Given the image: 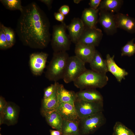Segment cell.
I'll return each instance as SVG.
<instances>
[{
	"label": "cell",
	"mask_w": 135,
	"mask_h": 135,
	"mask_svg": "<svg viewBox=\"0 0 135 135\" xmlns=\"http://www.w3.org/2000/svg\"><path fill=\"white\" fill-rule=\"evenodd\" d=\"M50 23L46 14L35 2L24 6L18 20L16 32L24 45L42 49L51 41Z\"/></svg>",
	"instance_id": "obj_1"
},
{
	"label": "cell",
	"mask_w": 135,
	"mask_h": 135,
	"mask_svg": "<svg viewBox=\"0 0 135 135\" xmlns=\"http://www.w3.org/2000/svg\"><path fill=\"white\" fill-rule=\"evenodd\" d=\"M108 80L106 74L87 69L73 82L76 88L82 90L102 88L107 84Z\"/></svg>",
	"instance_id": "obj_2"
},
{
	"label": "cell",
	"mask_w": 135,
	"mask_h": 135,
	"mask_svg": "<svg viewBox=\"0 0 135 135\" xmlns=\"http://www.w3.org/2000/svg\"><path fill=\"white\" fill-rule=\"evenodd\" d=\"M69 57L66 52H54L47 68L46 77L55 82L63 79Z\"/></svg>",
	"instance_id": "obj_3"
},
{
	"label": "cell",
	"mask_w": 135,
	"mask_h": 135,
	"mask_svg": "<svg viewBox=\"0 0 135 135\" xmlns=\"http://www.w3.org/2000/svg\"><path fill=\"white\" fill-rule=\"evenodd\" d=\"M66 29V25L63 22L53 26L50 42L54 52H66L70 49L71 41Z\"/></svg>",
	"instance_id": "obj_4"
},
{
	"label": "cell",
	"mask_w": 135,
	"mask_h": 135,
	"mask_svg": "<svg viewBox=\"0 0 135 135\" xmlns=\"http://www.w3.org/2000/svg\"><path fill=\"white\" fill-rule=\"evenodd\" d=\"M106 121L103 112L80 119L78 122V127L80 135L93 133L104 124Z\"/></svg>",
	"instance_id": "obj_5"
},
{
	"label": "cell",
	"mask_w": 135,
	"mask_h": 135,
	"mask_svg": "<svg viewBox=\"0 0 135 135\" xmlns=\"http://www.w3.org/2000/svg\"><path fill=\"white\" fill-rule=\"evenodd\" d=\"M86 69L85 63L76 56L70 57L63 79L66 84L73 82Z\"/></svg>",
	"instance_id": "obj_6"
},
{
	"label": "cell",
	"mask_w": 135,
	"mask_h": 135,
	"mask_svg": "<svg viewBox=\"0 0 135 135\" xmlns=\"http://www.w3.org/2000/svg\"><path fill=\"white\" fill-rule=\"evenodd\" d=\"M74 106L80 119L103 112L104 102H88L76 98Z\"/></svg>",
	"instance_id": "obj_7"
},
{
	"label": "cell",
	"mask_w": 135,
	"mask_h": 135,
	"mask_svg": "<svg viewBox=\"0 0 135 135\" xmlns=\"http://www.w3.org/2000/svg\"><path fill=\"white\" fill-rule=\"evenodd\" d=\"M103 35L102 31L99 28L85 26L78 43L96 47L100 44Z\"/></svg>",
	"instance_id": "obj_8"
},
{
	"label": "cell",
	"mask_w": 135,
	"mask_h": 135,
	"mask_svg": "<svg viewBox=\"0 0 135 135\" xmlns=\"http://www.w3.org/2000/svg\"><path fill=\"white\" fill-rule=\"evenodd\" d=\"M98 22L108 35H112L116 33L117 30L114 14L104 10H100Z\"/></svg>",
	"instance_id": "obj_9"
},
{
	"label": "cell",
	"mask_w": 135,
	"mask_h": 135,
	"mask_svg": "<svg viewBox=\"0 0 135 135\" xmlns=\"http://www.w3.org/2000/svg\"><path fill=\"white\" fill-rule=\"evenodd\" d=\"M19 109L17 106L12 102H8L4 109L0 113V124L8 126L13 125L17 122Z\"/></svg>",
	"instance_id": "obj_10"
},
{
	"label": "cell",
	"mask_w": 135,
	"mask_h": 135,
	"mask_svg": "<svg viewBox=\"0 0 135 135\" xmlns=\"http://www.w3.org/2000/svg\"><path fill=\"white\" fill-rule=\"evenodd\" d=\"M48 54L44 52L33 53L30 57L31 70L36 75L41 74L45 67Z\"/></svg>",
	"instance_id": "obj_11"
},
{
	"label": "cell",
	"mask_w": 135,
	"mask_h": 135,
	"mask_svg": "<svg viewBox=\"0 0 135 135\" xmlns=\"http://www.w3.org/2000/svg\"><path fill=\"white\" fill-rule=\"evenodd\" d=\"M85 28L82 21L78 18H74L70 24L66 25L71 42L75 44L78 43Z\"/></svg>",
	"instance_id": "obj_12"
},
{
	"label": "cell",
	"mask_w": 135,
	"mask_h": 135,
	"mask_svg": "<svg viewBox=\"0 0 135 135\" xmlns=\"http://www.w3.org/2000/svg\"><path fill=\"white\" fill-rule=\"evenodd\" d=\"M55 110L63 120L79 122L80 119L74 106L68 103L61 102L58 104Z\"/></svg>",
	"instance_id": "obj_13"
},
{
	"label": "cell",
	"mask_w": 135,
	"mask_h": 135,
	"mask_svg": "<svg viewBox=\"0 0 135 135\" xmlns=\"http://www.w3.org/2000/svg\"><path fill=\"white\" fill-rule=\"evenodd\" d=\"M96 50L95 47L78 43L74 50L75 56L85 63H90L92 60Z\"/></svg>",
	"instance_id": "obj_14"
},
{
	"label": "cell",
	"mask_w": 135,
	"mask_h": 135,
	"mask_svg": "<svg viewBox=\"0 0 135 135\" xmlns=\"http://www.w3.org/2000/svg\"><path fill=\"white\" fill-rule=\"evenodd\" d=\"M117 27L130 33H135V19L128 15L118 12L114 14Z\"/></svg>",
	"instance_id": "obj_15"
},
{
	"label": "cell",
	"mask_w": 135,
	"mask_h": 135,
	"mask_svg": "<svg viewBox=\"0 0 135 135\" xmlns=\"http://www.w3.org/2000/svg\"><path fill=\"white\" fill-rule=\"evenodd\" d=\"M114 55L111 56L108 54L106 56V62L108 71L110 72L115 77L118 82H120L123 79H125L128 72L125 69L119 67L116 64L114 60Z\"/></svg>",
	"instance_id": "obj_16"
},
{
	"label": "cell",
	"mask_w": 135,
	"mask_h": 135,
	"mask_svg": "<svg viewBox=\"0 0 135 135\" xmlns=\"http://www.w3.org/2000/svg\"><path fill=\"white\" fill-rule=\"evenodd\" d=\"M76 98L93 102L103 103V97L101 94L95 88L80 90L76 93Z\"/></svg>",
	"instance_id": "obj_17"
},
{
	"label": "cell",
	"mask_w": 135,
	"mask_h": 135,
	"mask_svg": "<svg viewBox=\"0 0 135 135\" xmlns=\"http://www.w3.org/2000/svg\"><path fill=\"white\" fill-rule=\"evenodd\" d=\"M57 96L58 104L63 102L74 106V102L76 98V93L73 91L68 90L63 84L58 83L57 86Z\"/></svg>",
	"instance_id": "obj_18"
},
{
	"label": "cell",
	"mask_w": 135,
	"mask_h": 135,
	"mask_svg": "<svg viewBox=\"0 0 135 135\" xmlns=\"http://www.w3.org/2000/svg\"><path fill=\"white\" fill-rule=\"evenodd\" d=\"M98 9L95 10L90 8H85L83 11L81 19L85 26L90 28L96 27L98 22Z\"/></svg>",
	"instance_id": "obj_19"
},
{
	"label": "cell",
	"mask_w": 135,
	"mask_h": 135,
	"mask_svg": "<svg viewBox=\"0 0 135 135\" xmlns=\"http://www.w3.org/2000/svg\"><path fill=\"white\" fill-rule=\"evenodd\" d=\"M48 124L52 128L61 130L63 119L59 114L55 110L41 111Z\"/></svg>",
	"instance_id": "obj_20"
},
{
	"label": "cell",
	"mask_w": 135,
	"mask_h": 135,
	"mask_svg": "<svg viewBox=\"0 0 135 135\" xmlns=\"http://www.w3.org/2000/svg\"><path fill=\"white\" fill-rule=\"evenodd\" d=\"M89 64L91 70L93 71L105 74L108 72L106 60L103 59L101 54L96 50Z\"/></svg>",
	"instance_id": "obj_21"
},
{
	"label": "cell",
	"mask_w": 135,
	"mask_h": 135,
	"mask_svg": "<svg viewBox=\"0 0 135 135\" xmlns=\"http://www.w3.org/2000/svg\"><path fill=\"white\" fill-rule=\"evenodd\" d=\"M123 3L122 0H102L98 8L99 10L107 11L114 14L118 12Z\"/></svg>",
	"instance_id": "obj_22"
},
{
	"label": "cell",
	"mask_w": 135,
	"mask_h": 135,
	"mask_svg": "<svg viewBox=\"0 0 135 135\" xmlns=\"http://www.w3.org/2000/svg\"><path fill=\"white\" fill-rule=\"evenodd\" d=\"M56 87L52 94L49 97L42 100L41 111H48L55 110L58 105L57 96V86Z\"/></svg>",
	"instance_id": "obj_23"
},
{
	"label": "cell",
	"mask_w": 135,
	"mask_h": 135,
	"mask_svg": "<svg viewBox=\"0 0 135 135\" xmlns=\"http://www.w3.org/2000/svg\"><path fill=\"white\" fill-rule=\"evenodd\" d=\"M78 122L63 120L61 130L63 134L80 135L78 127Z\"/></svg>",
	"instance_id": "obj_24"
},
{
	"label": "cell",
	"mask_w": 135,
	"mask_h": 135,
	"mask_svg": "<svg viewBox=\"0 0 135 135\" xmlns=\"http://www.w3.org/2000/svg\"><path fill=\"white\" fill-rule=\"evenodd\" d=\"M113 135H135L134 132L120 122H116L113 127Z\"/></svg>",
	"instance_id": "obj_25"
},
{
	"label": "cell",
	"mask_w": 135,
	"mask_h": 135,
	"mask_svg": "<svg viewBox=\"0 0 135 135\" xmlns=\"http://www.w3.org/2000/svg\"><path fill=\"white\" fill-rule=\"evenodd\" d=\"M0 2L7 9L11 10H19L22 12L24 6L20 0H0Z\"/></svg>",
	"instance_id": "obj_26"
},
{
	"label": "cell",
	"mask_w": 135,
	"mask_h": 135,
	"mask_svg": "<svg viewBox=\"0 0 135 135\" xmlns=\"http://www.w3.org/2000/svg\"><path fill=\"white\" fill-rule=\"evenodd\" d=\"M134 38L128 42L121 49V56H130L135 54V43L134 42Z\"/></svg>",
	"instance_id": "obj_27"
},
{
	"label": "cell",
	"mask_w": 135,
	"mask_h": 135,
	"mask_svg": "<svg viewBox=\"0 0 135 135\" xmlns=\"http://www.w3.org/2000/svg\"><path fill=\"white\" fill-rule=\"evenodd\" d=\"M5 33L7 43L9 48L12 47L16 41L15 33L13 30L10 28L4 26L0 23Z\"/></svg>",
	"instance_id": "obj_28"
},
{
	"label": "cell",
	"mask_w": 135,
	"mask_h": 135,
	"mask_svg": "<svg viewBox=\"0 0 135 135\" xmlns=\"http://www.w3.org/2000/svg\"><path fill=\"white\" fill-rule=\"evenodd\" d=\"M9 48L6 36L2 27L0 23V48L4 50Z\"/></svg>",
	"instance_id": "obj_29"
},
{
	"label": "cell",
	"mask_w": 135,
	"mask_h": 135,
	"mask_svg": "<svg viewBox=\"0 0 135 135\" xmlns=\"http://www.w3.org/2000/svg\"><path fill=\"white\" fill-rule=\"evenodd\" d=\"M57 82H55L54 84H51L45 89L43 99H46L50 96L53 93L57 85Z\"/></svg>",
	"instance_id": "obj_30"
},
{
	"label": "cell",
	"mask_w": 135,
	"mask_h": 135,
	"mask_svg": "<svg viewBox=\"0 0 135 135\" xmlns=\"http://www.w3.org/2000/svg\"><path fill=\"white\" fill-rule=\"evenodd\" d=\"M101 0H90L89 3L90 8L95 10L98 8L100 4Z\"/></svg>",
	"instance_id": "obj_31"
},
{
	"label": "cell",
	"mask_w": 135,
	"mask_h": 135,
	"mask_svg": "<svg viewBox=\"0 0 135 135\" xmlns=\"http://www.w3.org/2000/svg\"><path fill=\"white\" fill-rule=\"evenodd\" d=\"M59 12L64 16L67 15L70 11V8L68 5H64L61 6L59 10Z\"/></svg>",
	"instance_id": "obj_32"
},
{
	"label": "cell",
	"mask_w": 135,
	"mask_h": 135,
	"mask_svg": "<svg viewBox=\"0 0 135 135\" xmlns=\"http://www.w3.org/2000/svg\"><path fill=\"white\" fill-rule=\"evenodd\" d=\"M7 102L6 101L4 98L2 96L0 97V113L2 112L5 108Z\"/></svg>",
	"instance_id": "obj_33"
},
{
	"label": "cell",
	"mask_w": 135,
	"mask_h": 135,
	"mask_svg": "<svg viewBox=\"0 0 135 135\" xmlns=\"http://www.w3.org/2000/svg\"><path fill=\"white\" fill-rule=\"evenodd\" d=\"M54 16L56 20L62 22H63L64 18V15L59 12H55L54 13Z\"/></svg>",
	"instance_id": "obj_34"
},
{
	"label": "cell",
	"mask_w": 135,
	"mask_h": 135,
	"mask_svg": "<svg viewBox=\"0 0 135 135\" xmlns=\"http://www.w3.org/2000/svg\"><path fill=\"white\" fill-rule=\"evenodd\" d=\"M39 1L45 4L48 9L50 10L52 8V5L53 1L52 0H40Z\"/></svg>",
	"instance_id": "obj_35"
},
{
	"label": "cell",
	"mask_w": 135,
	"mask_h": 135,
	"mask_svg": "<svg viewBox=\"0 0 135 135\" xmlns=\"http://www.w3.org/2000/svg\"><path fill=\"white\" fill-rule=\"evenodd\" d=\"M50 135H61L62 134L61 131L50 130Z\"/></svg>",
	"instance_id": "obj_36"
},
{
	"label": "cell",
	"mask_w": 135,
	"mask_h": 135,
	"mask_svg": "<svg viewBox=\"0 0 135 135\" xmlns=\"http://www.w3.org/2000/svg\"><path fill=\"white\" fill-rule=\"evenodd\" d=\"M81 1V0H74L73 1L75 3L78 4Z\"/></svg>",
	"instance_id": "obj_37"
},
{
	"label": "cell",
	"mask_w": 135,
	"mask_h": 135,
	"mask_svg": "<svg viewBox=\"0 0 135 135\" xmlns=\"http://www.w3.org/2000/svg\"><path fill=\"white\" fill-rule=\"evenodd\" d=\"M63 135H71L68 134H63Z\"/></svg>",
	"instance_id": "obj_38"
},
{
	"label": "cell",
	"mask_w": 135,
	"mask_h": 135,
	"mask_svg": "<svg viewBox=\"0 0 135 135\" xmlns=\"http://www.w3.org/2000/svg\"><path fill=\"white\" fill-rule=\"evenodd\" d=\"M0 135H2L0 134Z\"/></svg>",
	"instance_id": "obj_39"
}]
</instances>
